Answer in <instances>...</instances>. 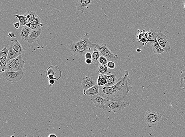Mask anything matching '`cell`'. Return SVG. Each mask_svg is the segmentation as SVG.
<instances>
[{
    "label": "cell",
    "instance_id": "2",
    "mask_svg": "<svg viewBox=\"0 0 185 137\" xmlns=\"http://www.w3.org/2000/svg\"><path fill=\"white\" fill-rule=\"evenodd\" d=\"M89 35L88 34H85L83 38L77 42L72 43L69 48L74 56L83 57L89 50L95 47L96 44L92 43L90 40Z\"/></svg>",
    "mask_w": 185,
    "mask_h": 137
},
{
    "label": "cell",
    "instance_id": "32",
    "mask_svg": "<svg viewBox=\"0 0 185 137\" xmlns=\"http://www.w3.org/2000/svg\"><path fill=\"white\" fill-rule=\"evenodd\" d=\"M14 27H15V28L18 29L19 27L20 26V23L16 22L14 24Z\"/></svg>",
    "mask_w": 185,
    "mask_h": 137
},
{
    "label": "cell",
    "instance_id": "31",
    "mask_svg": "<svg viewBox=\"0 0 185 137\" xmlns=\"http://www.w3.org/2000/svg\"><path fill=\"white\" fill-rule=\"evenodd\" d=\"M49 87H51L52 86H53L55 83V81L53 79H50L49 80Z\"/></svg>",
    "mask_w": 185,
    "mask_h": 137
},
{
    "label": "cell",
    "instance_id": "20",
    "mask_svg": "<svg viewBox=\"0 0 185 137\" xmlns=\"http://www.w3.org/2000/svg\"><path fill=\"white\" fill-rule=\"evenodd\" d=\"M108 78V83L104 87H110L115 85L118 81V79H116V74H112L111 75H107Z\"/></svg>",
    "mask_w": 185,
    "mask_h": 137
},
{
    "label": "cell",
    "instance_id": "3",
    "mask_svg": "<svg viewBox=\"0 0 185 137\" xmlns=\"http://www.w3.org/2000/svg\"><path fill=\"white\" fill-rule=\"evenodd\" d=\"M130 105V103L126 101H116L108 100L104 106L103 109L108 113L112 111L114 113H118Z\"/></svg>",
    "mask_w": 185,
    "mask_h": 137
},
{
    "label": "cell",
    "instance_id": "1",
    "mask_svg": "<svg viewBox=\"0 0 185 137\" xmlns=\"http://www.w3.org/2000/svg\"><path fill=\"white\" fill-rule=\"evenodd\" d=\"M129 73L126 71L124 75L118 79L115 85L110 87H99V94L103 98L114 101H122L133 88L129 77Z\"/></svg>",
    "mask_w": 185,
    "mask_h": 137
},
{
    "label": "cell",
    "instance_id": "36",
    "mask_svg": "<svg viewBox=\"0 0 185 137\" xmlns=\"http://www.w3.org/2000/svg\"><path fill=\"white\" fill-rule=\"evenodd\" d=\"M11 137H15V136H12Z\"/></svg>",
    "mask_w": 185,
    "mask_h": 137
},
{
    "label": "cell",
    "instance_id": "12",
    "mask_svg": "<svg viewBox=\"0 0 185 137\" xmlns=\"http://www.w3.org/2000/svg\"><path fill=\"white\" fill-rule=\"evenodd\" d=\"M42 29L41 28L36 30H32L28 39L27 40V42L29 43H33L40 37Z\"/></svg>",
    "mask_w": 185,
    "mask_h": 137
},
{
    "label": "cell",
    "instance_id": "16",
    "mask_svg": "<svg viewBox=\"0 0 185 137\" xmlns=\"http://www.w3.org/2000/svg\"><path fill=\"white\" fill-rule=\"evenodd\" d=\"M92 60L94 65L96 66H98L100 64L99 62V59L101 56L100 52L96 47L93 48L92 53Z\"/></svg>",
    "mask_w": 185,
    "mask_h": 137
},
{
    "label": "cell",
    "instance_id": "28",
    "mask_svg": "<svg viewBox=\"0 0 185 137\" xmlns=\"http://www.w3.org/2000/svg\"><path fill=\"white\" fill-rule=\"evenodd\" d=\"M107 67L108 68L110 69H114L115 67V64L114 62L111 61V62H108L107 64Z\"/></svg>",
    "mask_w": 185,
    "mask_h": 137
},
{
    "label": "cell",
    "instance_id": "6",
    "mask_svg": "<svg viewBox=\"0 0 185 137\" xmlns=\"http://www.w3.org/2000/svg\"><path fill=\"white\" fill-rule=\"evenodd\" d=\"M95 47L100 52L101 55L107 58L108 62H113L114 60L118 58L117 55L113 54L107 47L106 44H96Z\"/></svg>",
    "mask_w": 185,
    "mask_h": 137
},
{
    "label": "cell",
    "instance_id": "15",
    "mask_svg": "<svg viewBox=\"0 0 185 137\" xmlns=\"http://www.w3.org/2000/svg\"><path fill=\"white\" fill-rule=\"evenodd\" d=\"M10 46L14 50L15 52L19 54L22 55L23 53V48L20 42L18 40H12L10 44Z\"/></svg>",
    "mask_w": 185,
    "mask_h": 137
},
{
    "label": "cell",
    "instance_id": "11",
    "mask_svg": "<svg viewBox=\"0 0 185 137\" xmlns=\"http://www.w3.org/2000/svg\"><path fill=\"white\" fill-rule=\"evenodd\" d=\"M157 32H155L153 35L154 39L151 44L152 48L153 51L154 53V54H163L164 52H165V51L160 46V44L157 41Z\"/></svg>",
    "mask_w": 185,
    "mask_h": 137
},
{
    "label": "cell",
    "instance_id": "25",
    "mask_svg": "<svg viewBox=\"0 0 185 137\" xmlns=\"http://www.w3.org/2000/svg\"><path fill=\"white\" fill-rule=\"evenodd\" d=\"M24 15H25L26 17H27L28 18H29V19H31L34 18L36 16H37V15L36 14V13L35 12H32L29 11L27 12V13H25V14H23Z\"/></svg>",
    "mask_w": 185,
    "mask_h": 137
},
{
    "label": "cell",
    "instance_id": "23",
    "mask_svg": "<svg viewBox=\"0 0 185 137\" xmlns=\"http://www.w3.org/2000/svg\"><path fill=\"white\" fill-rule=\"evenodd\" d=\"M180 83V87L182 89L185 90V70H182L181 71Z\"/></svg>",
    "mask_w": 185,
    "mask_h": 137
},
{
    "label": "cell",
    "instance_id": "26",
    "mask_svg": "<svg viewBox=\"0 0 185 137\" xmlns=\"http://www.w3.org/2000/svg\"><path fill=\"white\" fill-rule=\"evenodd\" d=\"M99 62L100 64L102 65H107L108 62V60L107 58H105L104 56L101 55L100 56L99 60Z\"/></svg>",
    "mask_w": 185,
    "mask_h": 137
},
{
    "label": "cell",
    "instance_id": "30",
    "mask_svg": "<svg viewBox=\"0 0 185 137\" xmlns=\"http://www.w3.org/2000/svg\"><path fill=\"white\" fill-rule=\"evenodd\" d=\"M85 62V63L87 64H88V65H90L93 62L92 60V59H86Z\"/></svg>",
    "mask_w": 185,
    "mask_h": 137
},
{
    "label": "cell",
    "instance_id": "10",
    "mask_svg": "<svg viewBox=\"0 0 185 137\" xmlns=\"http://www.w3.org/2000/svg\"><path fill=\"white\" fill-rule=\"evenodd\" d=\"M93 1L94 0H77L76 5L77 10L84 13L89 8Z\"/></svg>",
    "mask_w": 185,
    "mask_h": 137
},
{
    "label": "cell",
    "instance_id": "4",
    "mask_svg": "<svg viewBox=\"0 0 185 137\" xmlns=\"http://www.w3.org/2000/svg\"><path fill=\"white\" fill-rule=\"evenodd\" d=\"M162 118V114L161 113L150 110L147 111L144 115V119L146 123L150 128L155 126L158 124Z\"/></svg>",
    "mask_w": 185,
    "mask_h": 137
},
{
    "label": "cell",
    "instance_id": "22",
    "mask_svg": "<svg viewBox=\"0 0 185 137\" xmlns=\"http://www.w3.org/2000/svg\"><path fill=\"white\" fill-rule=\"evenodd\" d=\"M108 67L107 65L99 64L97 69V72L99 74L106 75H107L108 73Z\"/></svg>",
    "mask_w": 185,
    "mask_h": 137
},
{
    "label": "cell",
    "instance_id": "5",
    "mask_svg": "<svg viewBox=\"0 0 185 137\" xmlns=\"http://www.w3.org/2000/svg\"><path fill=\"white\" fill-rule=\"evenodd\" d=\"M25 62L20 55L17 58L10 60L7 62V70L10 71H22L24 68Z\"/></svg>",
    "mask_w": 185,
    "mask_h": 137
},
{
    "label": "cell",
    "instance_id": "33",
    "mask_svg": "<svg viewBox=\"0 0 185 137\" xmlns=\"http://www.w3.org/2000/svg\"><path fill=\"white\" fill-rule=\"evenodd\" d=\"M8 37H10L11 38L12 37H14V38H15V36L12 33H9V35H8Z\"/></svg>",
    "mask_w": 185,
    "mask_h": 137
},
{
    "label": "cell",
    "instance_id": "35",
    "mask_svg": "<svg viewBox=\"0 0 185 137\" xmlns=\"http://www.w3.org/2000/svg\"><path fill=\"white\" fill-rule=\"evenodd\" d=\"M183 6H184V12H185V0L184 1L183 3Z\"/></svg>",
    "mask_w": 185,
    "mask_h": 137
},
{
    "label": "cell",
    "instance_id": "7",
    "mask_svg": "<svg viewBox=\"0 0 185 137\" xmlns=\"http://www.w3.org/2000/svg\"><path fill=\"white\" fill-rule=\"evenodd\" d=\"M24 72L22 70L19 71H10L6 70L2 73L3 77L9 81L16 82L20 81L23 77Z\"/></svg>",
    "mask_w": 185,
    "mask_h": 137
},
{
    "label": "cell",
    "instance_id": "29",
    "mask_svg": "<svg viewBox=\"0 0 185 137\" xmlns=\"http://www.w3.org/2000/svg\"><path fill=\"white\" fill-rule=\"evenodd\" d=\"M85 57L86 59H92V54L90 52H87L85 55Z\"/></svg>",
    "mask_w": 185,
    "mask_h": 137
},
{
    "label": "cell",
    "instance_id": "27",
    "mask_svg": "<svg viewBox=\"0 0 185 137\" xmlns=\"http://www.w3.org/2000/svg\"><path fill=\"white\" fill-rule=\"evenodd\" d=\"M7 60L5 59L0 58V65L2 69H5L7 70Z\"/></svg>",
    "mask_w": 185,
    "mask_h": 137
},
{
    "label": "cell",
    "instance_id": "13",
    "mask_svg": "<svg viewBox=\"0 0 185 137\" xmlns=\"http://www.w3.org/2000/svg\"><path fill=\"white\" fill-rule=\"evenodd\" d=\"M96 85V82L89 77H85L81 80V86L84 90L89 89Z\"/></svg>",
    "mask_w": 185,
    "mask_h": 137
},
{
    "label": "cell",
    "instance_id": "18",
    "mask_svg": "<svg viewBox=\"0 0 185 137\" xmlns=\"http://www.w3.org/2000/svg\"><path fill=\"white\" fill-rule=\"evenodd\" d=\"M108 78L107 75L104 74H99L98 77L97 79V83L99 87H103L108 83Z\"/></svg>",
    "mask_w": 185,
    "mask_h": 137
},
{
    "label": "cell",
    "instance_id": "21",
    "mask_svg": "<svg viewBox=\"0 0 185 137\" xmlns=\"http://www.w3.org/2000/svg\"><path fill=\"white\" fill-rule=\"evenodd\" d=\"M9 52L7 56V63L10 61V60H13V59L17 58L20 55L19 54L17 53V52L15 51L10 46L9 49Z\"/></svg>",
    "mask_w": 185,
    "mask_h": 137
},
{
    "label": "cell",
    "instance_id": "9",
    "mask_svg": "<svg viewBox=\"0 0 185 137\" xmlns=\"http://www.w3.org/2000/svg\"><path fill=\"white\" fill-rule=\"evenodd\" d=\"M108 100L98 94L91 96V101L94 104L96 107L103 109Z\"/></svg>",
    "mask_w": 185,
    "mask_h": 137
},
{
    "label": "cell",
    "instance_id": "24",
    "mask_svg": "<svg viewBox=\"0 0 185 137\" xmlns=\"http://www.w3.org/2000/svg\"><path fill=\"white\" fill-rule=\"evenodd\" d=\"M9 50L7 47H5L0 52V58L7 60L9 53Z\"/></svg>",
    "mask_w": 185,
    "mask_h": 137
},
{
    "label": "cell",
    "instance_id": "34",
    "mask_svg": "<svg viewBox=\"0 0 185 137\" xmlns=\"http://www.w3.org/2000/svg\"><path fill=\"white\" fill-rule=\"evenodd\" d=\"M48 137H57L55 134H51L49 135Z\"/></svg>",
    "mask_w": 185,
    "mask_h": 137
},
{
    "label": "cell",
    "instance_id": "14",
    "mask_svg": "<svg viewBox=\"0 0 185 137\" xmlns=\"http://www.w3.org/2000/svg\"><path fill=\"white\" fill-rule=\"evenodd\" d=\"M83 93L85 95H88L91 97L97 95L99 93V86L98 85H96L91 88L84 90Z\"/></svg>",
    "mask_w": 185,
    "mask_h": 137
},
{
    "label": "cell",
    "instance_id": "8",
    "mask_svg": "<svg viewBox=\"0 0 185 137\" xmlns=\"http://www.w3.org/2000/svg\"><path fill=\"white\" fill-rule=\"evenodd\" d=\"M157 40L162 49L165 50L166 53H169L172 51V49L170 43L167 40L166 35L160 32H157Z\"/></svg>",
    "mask_w": 185,
    "mask_h": 137
},
{
    "label": "cell",
    "instance_id": "19",
    "mask_svg": "<svg viewBox=\"0 0 185 137\" xmlns=\"http://www.w3.org/2000/svg\"><path fill=\"white\" fill-rule=\"evenodd\" d=\"M14 17L18 19L20 24L21 26H27L30 23V20L26 17L25 15H19L17 14H14Z\"/></svg>",
    "mask_w": 185,
    "mask_h": 137
},
{
    "label": "cell",
    "instance_id": "17",
    "mask_svg": "<svg viewBox=\"0 0 185 137\" xmlns=\"http://www.w3.org/2000/svg\"><path fill=\"white\" fill-rule=\"evenodd\" d=\"M31 31L32 30L29 27L24 26L20 32V36L22 39L27 41Z\"/></svg>",
    "mask_w": 185,
    "mask_h": 137
}]
</instances>
